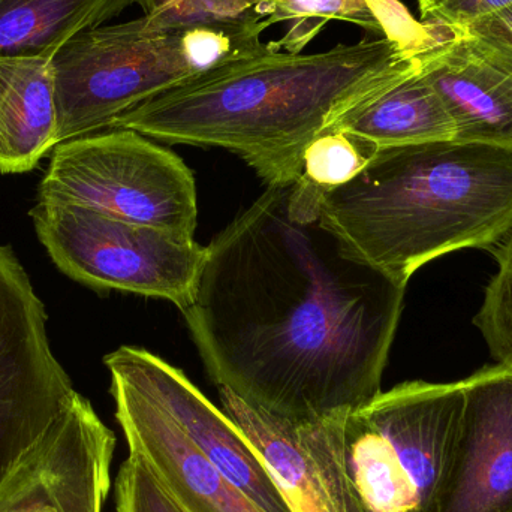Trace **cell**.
Instances as JSON below:
<instances>
[{"label":"cell","instance_id":"20","mask_svg":"<svg viewBox=\"0 0 512 512\" xmlns=\"http://www.w3.org/2000/svg\"><path fill=\"white\" fill-rule=\"evenodd\" d=\"M376 147L340 129H328L304 150L301 179L321 192L351 182L369 164Z\"/></svg>","mask_w":512,"mask_h":512},{"label":"cell","instance_id":"12","mask_svg":"<svg viewBox=\"0 0 512 512\" xmlns=\"http://www.w3.org/2000/svg\"><path fill=\"white\" fill-rule=\"evenodd\" d=\"M108 370L129 453L146 462L183 512H265L210 463L138 385L119 370Z\"/></svg>","mask_w":512,"mask_h":512},{"label":"cell","instance_id":"3","mask_svg":"<svg viewBox=\"0 0 512 512\" xmlns=\"http://www.w3.org/2000/svg\"><path fill=\"white\" fill-rule=\"evenodd\" d=\"M321 222L349 252L408 285L427 262L512 231V146L451 140L381 147L322 192Z\"/></svg>","mask_w":512,"mask_h":512},{"label":"cell","instance_id":"8","mask_svg":"<svg viewBox=\"0 0 512 512\" xmlns=\"http://www.w3.org/2000/svg\"><path fill=\"white\" fill-rule=\"evenodd\" d=\"M75 393L51 352L44 304L12 249L0 246V487Z\"/></svg>","mask_w":512,"mask_h":512},{"label":"cell","instance_id":"10","mask_svg":"<svg viewBox=\"0 0 512 512\" xmlns=\"http://www.w3.org/2000/svg\"><path fill=\"white\" fill-rule=\"evenodd\" d=\"M128 376L188 441L265 512H292L245 433L182 370L147 349L122 346L104 358Z\"/></svg>","mask_w":512,"mask_h":512},{"label":"cell","instance_id":"4","mask_svg":"<svg viewBox=\"0 0 512 512\" xmlns=\"http://www.w3.org/2000/svg\"><path fill=\"white\" fill-rule=\"evenodd\" d=\"M463 402L462 382H403L292 427L337 512H439Z\"/></svg>","mask_w":512,"mask_h":512},{"label":"cell","instance_id":"7","mask_svg":"<svg viewBox=\"0 0 512 512\" xmlns=\"http://www.w3.org/2000/svg\"><path fill=\"white\" fill-rule=\"evenodd\" d=\"M30 216L60 271L96 289L162 298L185 310L194 300L207 246L149 225L38 201Z\"/></svg>","mask_w":512,"mask_h":512},{"label":"cell","instance_id":"2","mask_svg":"<svg viewBox=\"0 0 512 512\" xmlns=\"http://www.w3.org/2000/svg\"><path fill=\"white\" fill-rule=\"evenodd\" d=\"M417 54L387 36L310 54L261 41L132 108L110 129L219 147L239 155L268 186L291 185L307 146L414 75Z\"/></svg>","mask_w":512,"mask_h":512},{"label":"cell","instance_id":"24","mask_svg":"<svg viewBox=\"0 0 512 512\" xmlns=\"http://www.w3.org/2000/svg\"><path fill=\"white\" fill-rule=\"evenodd\" d=\"M423 23L459 30L478 18L501 11L512 0H417Z\"/></svg>","mask_w":512,"mask_h":512},{"label":"cell","instance_id":"21","mask_svg":"<svg viewBox=\"0 0 512 512\" xmlns=\"http://www.w3.org/2000/svg\"><path fill=\"white\" fill-rule=\"evenodd\" d=\"M495 256L498 270L474 322L492 357L512 369V231L496 246Z\"/></svg>","mask_w":512,"mask_h":512},{"label":"cell","instance_id":"9","mask_svg":"<svg viewBox=\"0 0 512 512\" xmlns=\"http://www.w3.org/2000/svg\"><path fill=\"white\" fill-rule=\"evenodd\" d=\"M116 436L75 393L0 487V512H102Z\"/></svg>","mask_w":512,"mask_h":512},{"label":"cell","instance_id":"5","mask_svg":"<svg viewBox=\"0 0 512 512\" xmlns=\"http://www.w3.org/2000/svg\"><path fill=\"white\" fill-rule=\"evenodd\" d=\"M39 201L86 207L194 239L197 185L188 165L152 138L113 128L60 143Z\"/></svg>","mask_w":512,"mask_h":512},{"label":"cell","instance_id":"22","mask_svg":"<svg viewBox=\"0 0 512 512\" xmlns=\"http://www.w3.org/2000/svg\"><path fill=\"white\" fill-rule=\"evenodd\" d=\"M117 512H183L149 466L129 453L116 480Z\"/></svg>","mask_w":512,"mask_h":512},{"label":"cell","instance_id":"19","mask_svg":"<svg viewBox=\"0 0 512 512\" xmlns=\"http://www.w3.org/2000/svg\"><path fill=\"white\" fill-rule=\"evenodd\" d=\"M273 18L276 23H292L288 33L274 41L277 48L289 53H303L331 20L346 21L372 35L384 36L381 21L367 0H277Z\"/></svg>","mask_w":512,"mask_h":512},{"label":"cell","instance_id":"14","mask_svg":"<svg viewBox=\"0 0 512 512\" xmlns=\"http://www.w3.org/2000/svg\"><path fill=\"white\" fill-rule=\"evenodd\" d=\"M59 144L53 59L0 56V173H27Z\"/></svg>","mask_w":512,"mask_h":512},{"label":"cell","instance_id":"18","mask_svg":"<svg viewBox=\"0 0 512 512\" xmlns=\"http://www.w3.org/2000/svg\"><path fill=\"white\" fill-rule=\"evenodd\" d=\"M147 27L155 32L213 30L236 41L240 48L261 42V33L276 24L271 0H134Z\"/></svg>","mask_w":512,"mask_h":512},{"label":"cell","instance_id":"16","mask_svg":"<svg viewBox=\"0 0 512 512\" xmlns=\"http://www.w3.org/2000/svg\"><path fill=\"white\" fill-rule=\"evenodd\" d=\"M134 0H0V56L50 57Z\"/></svg>","mask_w":512,"mask_h":512},{"label":"cell","instance_id":"23","mask_svg":"<svg viewBox=\"0 0 512 512\" xmlns=\"http://www.w3.org/2000/svg\"><path fill=\"white\" fill-rule=\"evenodd\" d=\"M456 32L484 60L512 75V5L478 18Z\"/></svg>","mask_w":512,"mask_h":512},{"label":"cell","instance_id":"17","mask_svg":"<svg viewBox=\"0 0 512 512\" xmlns=\"http://www.w3.org/2000/svg\"><path fill=\"white\" fill-rule=\"evenodd\" d=\"M222 408L270 471L292 512H337L318 472L298 444L294 427L219 388Z\"/></svg>","mask_w":512,"mask_h":512},{"label":"cell","instance_id":"1","mask_svg":"<svg viewBox=\"0 0 512 512\" xmlns=\"http://www.w3.org/2000/svg\"><path fill=\"white\" fill-rule=\"evenodd\" d=\"M321 194L268 186L207 246L182 312L215 384L295 426L381 393L408 286L322 224Z\"/></svg>","mask_w":512,"mask_h":512},{"label":"cell","instance_id":"6","mask_svg":"<svg viewBox=\"0 0 512 512\" xmlns=\"http://www.w3.org/2000/svg\"><path fill=\"white\" fill-rule=\"evenodd\" d=\"M59 141L110 129L143 102L203 74L189 33L150 30L143 17L84 30L53 57Z\"/></svg>","mask_w":512,"mask_h":512},{"label":"cell","instance_id":"15","mask_svg":"<svg viewBox=\"0 0 512 512\" xmlns=\"http://www.w3.org/2000/svg\"><path fill=\"white\" fill-rule=\"evenodd\" d=\"M334 129L381 147L456 138L453 120L436 90L418 71L340 120Z\"/></svg>","mask_w":512,"mask_h":512},{"label":"cell","instance_id":"13","mask_svg":"<svg viewBox=\"0 0 512 512\" xmlns=\"http://www.w3.org/2000/svg\"><path fill=\"white\" fill-rule=\"evenodd\" d=\"M432 26L418 66L444 102L457 140L512 146V75L484 60L456 30Z\"/></svg>","mask_w":512,"mask_h":512},{"label":"cell","instance_id":"11","mask_svg":"<svg viewBox=\"0 0 512 512\" xmlns=\"http://www.w3.org/2000/svg\"><path fill=\"white\" fill-rule=\"evenodd\" d=\"M462 384L439 512H512V369L486 367Z\"/></svg>","mask_w":512,"mask_h":512}]
</instances>
